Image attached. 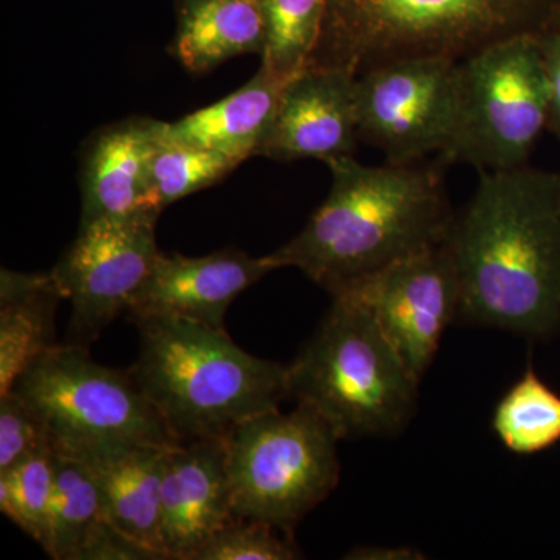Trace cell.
Masks as SVG:
<instances>
[{
    "label": "cell",
    "instance_id": "23",
    "mask_svg": "<svg viewBox=\"0 0 560 560\" xmlns=\"http://www.w3.org/2000/svg\"><path fill=\"white\" fill-rule=\"evenodd\" d=\"M238 165L224 154L171 138L165 124L151 168L158 206L164 210L173 202L209 189Z\"/></svg>",
    "mask_w": 560,
    "mask_h": 560
},
{
    "label": "cell",
    "instance_id": "8",
    "mask_svg": "<svg viewBox=\"0 0 560 560\" xmlns=\"http://www.w3.org/2000/svg\"><path fill=\"white\" fill-rule=\"evenodd\" d=\"M550 120V88L540 36L493 44L460 61L458 121L440 164L480 172L528 165Z\"/></svg>",
    "mask_w": 560,
    "mask_h": 560
},
{
    "label": "cell",
    "instance_id": "2",
    "mask_svg": "<svg viewBox=\"0 0 560 560\" xmlns=\"http://www.w3.org/2000/svg\"><path fill=\"white\" fill-rule=\"evenodd\" d=\"M330 190L304 230L268 254L329 291L447 242L453 220L441 167L326 162Z\"/></svg>",
    "mask_w": 560,
    "mask_h": 560
},
{
    "label": "cell",
    "instance_id": "27",
    "mask_svg": "<svg viewBox=\"0 0 560 560\" xmlns=\"http://www.w3.org/2000/svg\"><path fill=\"white\" fill-rule=\"evenodd\" d=\"M540 47L550 88L548 127L560 138V25L540 36Z\"/></svg>",
    "mask_w": 560,
    "mask_h": 560
},
{
    "label": "cell",
    "instance_id": "14",
    "mask_svg": "<svg viewBox=\"0 0 560 560\" xmlns=\"http://www.w3.org/2000/svg\"><path fill=\"white\" fill-rule=\"evenodd\" d=\"M161 506L167 559L191 560L234 521L226 438L180 442L165 451Z\"/></svg>",
    "mask_w": 560,
    "mask_h": 560
},
{
    "label": "cell",
    "instance_id": "4",
    "mask_svg": "<svg viewBox=\"0 0 560 560\" xmlns=\"http://www.w3.org/2000/svg\"><path fill=\"white\" fill-rule=\"evenodd\" d=\"M560 25V0H327L318 47L307 68L361 75L405 58L471 55Z\"/></svg>",
    "mask_w": 560,
    "mask_h": 560
},
{
    "label": "cell",
    "instance_id": "9",
    "mask_svg": "<svg viewBox=\"0 0 560 560\" xmlns=\"http://www.w3.org/2000/svg\"><path fill=\"white\" fill-rule=\"evenodd\" d=\"M359 138L390 164H412L451 145L460 101V61L405 58L357 77Z\"/></svg>",
    "mask_w": 560,
    "mask_h": 560
},
{
    "label": "cell",
    "instance_id": "15",
    "mask_svg": "<svg viewBox=\"0 0 560 560\" xmlns=\"http://www.w3.org/2000/svg\"><path fill=\"white\" fill-rule=\"evenodd\" d=\"M164 128L165 121L130 117L90 140L81 165L80 226L145 212L161 215L151 168Z\"/></svg>",
    "mask_w": 560,
    "mask_h": 560
},
{
    "label": "cell",
    "instance_id": "28",
    "mask_svg": "<svg viewBox=\"0 0 560 560\" xmlns=\"http://www.w3.org/2000/svg\"><path fill=\"white\" fill-rule=\"evenodd\" d=\"M418 552L405 550V548H357L346 559L359 560H399V559H419Z\"/></svg>",
    "mask_w": 560,
    "mask_h": 560
},
{
    "label": "cell",
    "instance_id": "16",
    "mask_svg": "<svg viewBox=\"0 0 560 560\" xmlns=\"http://www.w3.org/2000/svg\"><path fill=\"white\" fill-rule=\"evenodd\" d=\"M167 448L113 444L68 455L86 463L94 474L106 521L160 559H167L162 541L161 506Z\"/></svg>",
    "mask_w": 560,
    "mask_h": 560
},
{
    "label": "cell",
    "instance_id": "7",
    "mask_svg": "<svg viewBox=\"0 0 560 560\" xmlns=\"http://www.w3.org/2000/svg\"><path fill=\"white\" fill-rule=\"evenodd\" d=\"M46 430L51 451L75 455L113 444L173 447V436L131 371L92 360L86 346L55 345L14 383Z\"/></svg>",
    "mask_w": 560,
    "mask_h": 560
},
{
    "label": "cell",
    "instance_id": "6",
    "mask_svg": "<svg viewBox=\"0 0 560 560\" xmlns=\"http://www.w3.org/2000/svg\"><path fill=\"white\" fill-rule=\"evenodd\" d=\"M337 434L305 405L241 423L226 438L234 518L293 534L340 481Z\"/></svg>",
    "mask_w": 560,
    "mask_h": 560
},
{
    "label": "cell",
    "instance_id": "1",
    "mask_svg": "<svg viewBox=\"0 0 560 560\" xmlns=\"http://www.w3.org/2000/svg\"><path fill=\"white\" fill-rule=\"evenodd\" d=\"M447 246L469 323L547 337L560 324L558 176L529 165L480 172Z\"/></svg>",
    "mask_w": 560,
    "mask_h": 560
},
{
    "label": "cell",
    "instance_id": "29",
    "mask_svg": "<svg viewBox=\"0 0 560 560\" xmlns=\"http://www.w3.org/2000/svg\"><path fill=\"white\" fill-rule=\"evenodd\" d=\"M558 198H559V206H560V175H558Z\"/></svg>",
    "mask_w": 560,
    "mask_h": 560
},
{
    "label": "cell",
    "instance_id": "22",
    "mask_svg": "<svg viewBox=\"0 0 560 560\" xmlns=\"http://www.w3.org/2000/svg\"><path fill=\"white\" fill-rule=\"evenodd\" d=\"M327 0H261L265 51L260 65L282 81L307 69L318 47Z\"/></svg>",
    "mask_w": 560,
    "mask_h": 560
},
{
    "label": "cell",
    "instance_id": "5",
    "mask_svg": "<svg viewBox=\"0 0 560 560\" xmlns=\"http://www.w3.org/2000/svg\"><path fill=\"white\" fill-rule=\"evenodd\" d=\"M319 329L289 366V394L338 440L394 436L407 427L419 381L357 302L331 296Z\"/></svg>",
    "mask_w": 560,
    "mask_h": 560
},
{
    "label": "cell",
    "instance_id": "12",
    "mask_svg": "<svg viewBox=\"0 0 560 560\" xmlns=\"http://www.w3.org/2000/svg\"><path fill=\"white\" fill-rule=\"evenodd\" d=\"M275 270L270 257L231 248L201 257L161 253L128 312L132 319L167 316L224 330L232 302Z\"/></svg>",
    "mask_w": 560,
    "mask_h": 560
},
{
    "label": "cell",
    "instance_id": "17",
    "mask_svg": "<svg viewBox=\"0 0 560 560\" xmlns=\"http://www.w3.org/2000/svg\"><path fill=\"white\" fill-rule=\"evenodd\" d=\"M287 83L260 65L256 75L241 90L167 124V135L243 164L259 156Z\"/></svg>",
    "mask_w": 560,
    "mask_h": 560
},
{
    "label": "cell",
    "instance_id": "24",
    "mask_svg": "<svg viewBox=\"0 0 560 560\" xmlns=\"http://www.w3.org/2000/svg\"><path fill=\"white\" fill-rule=\"evenodd\" d=\"M54 451L46 445L0 471V511L40 547L54 493Z\"/></svg>",
    "mask_w": 560,
    "mask_h": 560
},
{
    "label": "cell",
    "instance_id": "10",
    "mask_svg": "<svg viewBox=\"0 0 560 560\" xmlns=\"http://www.w3.org/2000/svg\"><path fill=\"white\" fill-rule=\"evenodd\" d=\"M160 213L98 219L80 226L75 242L51 270L72 305L70 345L86 346L130 308L161 250Z\"/></svg>",
    "mask_w": 560,
    "mask_h": 560
},
{
    "label": "cell",
    "instance_id": "11",
    "mask_svg": "<svg viewBox=\"0 0 560 560\" xmlns=\"http://www.w3.org/2000/svg\"><path fill=\"white\" fill-rule=\"evenodd\" d=\"M370 312L420 382L459 316L460 289L447 243L415 254L331 293Z\"/></svg>",
    "mask_w": 560,
    "mask_h": 560
},
{
    "label": "cell",
    "instance_id": "25",
    "mask_svg": "<svg viewBox=\"0 0 560 560\" xmlns=\"http://www.w3.org/2000/svg\"><path fill=\"white\" fill-rule=\"evenodd\" d=\"M293 534L265 522L234 518L210 537L191 560H294L301 559Z\"/></svg>",
    "mask_w": 560,
    "mask_h": 560
},
{
    "label": "cell",
    "instance_id": "13",
    "mask_svg": "<svg viewBox=\"0 0 560 560\" xmlns=\"http://www.w3.org/2000/svg\"><path fill=\"white\" fill-rule=\"evenodd\" d=\"M357 75L337 68H307L283 86L259 156L278 162L353 156Z\"/></svg>",
    "mask_w": 560,
    "mask_h": 560
},
{
    "label": "cell",
    "instance_id": "20",
    "mask_svg": "<svg viewBox=\"0 0 560 560\" xmlns=\"http://www.w3.org/2000/svg\"><path fill=\"white\" fill-rule=\"evenodd\" d=\"M54 466V493L43 548L51 559L79 560L88 541L106 522L101 488L81 459L55 453Z\"/></svg>",
    "mask_w": 560,
    "mask_h": 560
},
{
    "label": "cell",
    "instance_id": "19",
    "mask_svg": "<svg viewBox=\"0 0 560 560\" xmlns=\"http://www.w3.org/2000/svg\"><path fill=\"white\" fill-rule=\"evenodd\" d=\"M65 300L54 272L0 275V396L25 370L54 348L55 315Z\"/></svg>",
    "mask_w": 560,
    "mask_h": 560
},
{
    "label": "cell",
    "instance_id": "26",
    "mask_svg": "<svg viewBox=\"0 0 560 560\" xmlns=\"http://www.w3.org/2000/svg\"><path fill=\"white\" fill-rule=\"evenodd\" d=\"M46 445V430L27 401L13 389L0 396V471Z\"/></svg>",
    "mask_w": 560,
    "mask_h": 560
},
{
    "label": "cell",
    "instance_id": "18",
    "mask_svg": "<svg viewBox=\"0 0 560 560\" xmlns=\"http://www.w3.org/2000/svg\"><path fill=\"white\" fill-rule=\"evenodd\" d=\"M172 55L195 75L242 57L264 55L261 0H176Z\"/></svg>",
    "mask_w": 560,
    "mask_h": 560
},
{
    "label": "cell",
    "instance_id": "21",
    "mask_svg": "<svg viewBox=\"0 0 560 560\" xmlns=\"http://www.w3.org/2000/svg\"><path fill=\"white\" fill-rule=\"evenodd\" d=\"M492 429L515 455H536L555 447L560 442L559 394L529 364L497 404Z\"/></svg>",
    "mask_w": 560,
    "mask_h": 560
},
{
    "label": "cell",
    "instance_id": "3",
    "mask_svg": "<svg viewBox=\"0 0 560 560\" xmlns=\"http://www.w3.org/2000/svg\"><path fill=\"white\" fill-rule=\"evenodd\" d=\"M132 320V378L179 442L228 438L290 397L289 366L238 348L226 330L167 316Z\"/></svg>",
    "mask_w": 560,
    "mask_h": 560
}]
</instances>
